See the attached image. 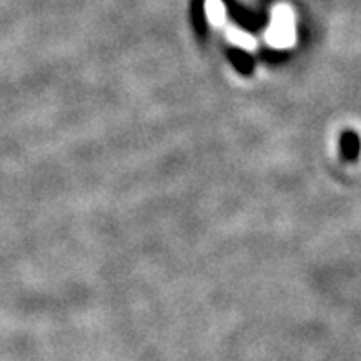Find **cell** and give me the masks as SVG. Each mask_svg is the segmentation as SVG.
Listing matches in <instances>:
<instances>
[{
	"instance_id": "obj_2",
	"label": "cell",
	"mask_w": 361,
	"mask_h": 361,
	"mask_svg": "<svg viewBox=\"0 0 361 361\" xmlns=\"http://www.w3.org/2000/svg\"><path fill=\"white\" fill-rule=\"evenodd\" d=\"M207 13H209L210 20H214V23H221L225 17L224 4H221L219 0H209V2H207Z\"/></svg>"
},
{
	"instance_id": "obj_1",
	"label": "cell",
	"mask_w": 361,
	"mask_h": 361,
	"mask_svg": "<svg viewBox=\"0 0 361 361\" xmlns=\"http://www.w3.org/2000/svg\"><path fill=\"white\" fill-rule=\"evenodd\" d=\"M291 13L288 8L281 6L276 8L275 11V23H273V28H271L269 39L276 44H286L291 39Z\"/></svg>"
}]
</instances>
